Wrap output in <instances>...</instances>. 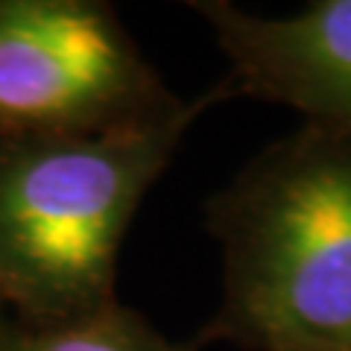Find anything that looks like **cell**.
<instances>
[{"mask_svg": "<svg viewBox=\"0 0 351 351\" xmlns=\"http://www.w3.org/2000/svg\"><path fill=\"white\" fill-rule=\"evenodd\" d=\"M223 302L193 339L351 351V126L302 123L205 202Z\"/></svg>", "mask_w": 351, "mask_h": 351, "instance_id": "6da1fadb", "label": "cell"}, {"mask_svg": "<svg viewBox=\"0 0 351 351\" xmlns=\"http://www.w3.org/2000/svg\"><path fill=\"white\" fill-rule=\"evenodd\" d=\"M217 82L158 114L80 135L0 144V299L27 325L71 322L117 302L126 232L208 108Z\"/></svg>", "mask_w": 351, "mask_h": 351, "instance_id": "7a4b0ae2", "label": "cell"}, {"mask_svg": "<svg viewBox=\"0 0 351 351\" xmlns=\"http://www.w3.org/2000/svg\"><path fill=\"white\" fill-rule=\"evenodd\" d=\"M179 94L103 0H0V144L97 132Z\"/></svg>", "mask_w": 351, "mask_h": 351, "instance_id": "3957f363", "label": "cell"}, {"mask_svg": "<svg viewBox=\"0 0 351 351\" xmlns=\"http://www.w3.org/2000/svg\"><path fill=\"white\" fill-rule=\"evenodd\" d=\"M191 9L226 56V100H261L302 123L351 126V0H313L287 15H261L228 0Z\"/></svg>", "mask_w": 351, "mask_h": 351, "instance_id": "277c9868", "label": "cell"}, {"mask_svg": "<svg viewBox=\"0 0 351 351\" xmlns=\"http://www.w3.org/2000/svg\"><path fill=\"white\" fill-rule=\"evenodd\" d=\"M0 351H199L196 343H173L149 319L114 302L71 322L27 325L0 334Z\"/></svg>", "mask_w": 351, "mask_h": 351, "instance_id": "5b68a950", "label": "cell"}, {"mask_svg": "<svg viewBox=\"0 0 351 351\" xmlns=\"http://www.w3.org/2000/svg\"><path fill=\"white\" fill-rule=\"evenodd\" d=\"M0 302H3V299H0ZM3 331H6V328H3V325H0V334H3Z\"/></svg>", "mask_w": 351, "mask_h": 351, "instance_id": "8992f818", "label": "cell"}]
</instances>
